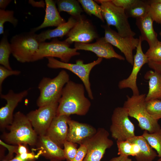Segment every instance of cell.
I'll use <instances>...</instances> for the list:
<instances>
[{
  "mask_svg": "<svg viewBox=\"0 0 161 161\" xmlns=\"http://www.w3.org/2000/svg\"><path fill=\"white\" fill-rule=\"evenodd\" d=\"M85 89L83 84L69 80L63 89L56 116L86 115L90 109L91 103L85 96Z\"/></svg>",
  "mask_w": 161,
  "mask_h": 161,
  "instance_id": "6da1fadb",
  "label": "cell"
},
{
  "mask_svg": "<svg viewBox=\"0 0 161 161\" xmlns=\"http://www.w3.org/2000/svg\"><path fill=\"white\" fill-rule=\"evenodd\" d=\"M9 132H4L1 138L7 143L13 145L20 144L35 145L38 136L25 115L21 112L14 114L12 123L7 128Z\"/></svg>",
  "mask_w": 161,
  "mask_h": 161,
  "instance_id": "7a4b0ae2",
  "label": "cell"
},
{
  "mask_svg": "<svg viewBox=\"0 0 161 161\" xmlns=\"http://www.w3.org/2000/svg\"><path fill=\"white\" fill-rule=\"evenodd\" d=\"M69 80V75L64 70L53 78L43 77L38 86L40 94L36 101L37 106L39 107L58 103L63 88Z\"/></svg>",
  "mask_w": 161,
  "mask_h": 161,
  "instance_id": "3957f363",
  "label": "cell"
},
{
  "mask_svg": "<svg viewBox=\"0 0 161 161\" xmlns=\"http://www.w3.org/2000/svg\"><path fill=\"white\" fill-rule=\"evenodd\" d=\"M145 94L127 96L123 107L127 110L129 116L135 118L141 129L149 133L154 132L161 128L158 120L153 118L148 113L145 107Z\"/></svg>",
  "mask_w": 161,
  "mask_h": 161,
  "instance_id": "277c9868",
  "label": "cell"
},
{
  "mask_svg": "<svg viewBox=\"0 0 161 161\" xmlns=\"http://www.w3.org/2000/svg\"><path fill=\"white\" fill-rule=\"evenodd\" d=\"M100 4L102 14L107 25L114 26L118 33L123 37H134L136 33L129 23L125 10L113 4L111 0L95 1Z\"/></svg>",
  "mask_w": 161,
  "mask_h": 161,
  "instance_id": "5b68a950",
  "label": "cell"
},
{
  "mask_svg": "<svg viewBox=\"0 0 161 161\" xmlns=\"http://www.w3.org/2000/svg\"><path fill=\"white\" fill-rule=\"evenodd\" d=\"M36 35L30 31L16 34L10 39L11 54L18 61L21 63L32 62L39 45Z\"/></svg>",
  "mask_w": 161,
  "mask_h": 161,
  "instance_id": "8992f818",
  "label": "cell"
},
{
  "mask_svg": "<svg viewBox=\"0 0 161 161\" xmlns=\"http://www.w3.org/2000/svg\"><path fill=\"white\" fill-rule=\"evenodd\" d=\"M46 58L48 59L47 65L49 68L53 69H65L78 76L83 83L89 97L91 100L94 99L89 81V75L93 68L100 64L103 58H98L96 60L87 64H84L83 61L79 59L76 61L75 63L72 64L63 62L54 58Z\"/></svg>",
  "mask_w": 161,
  "mask_h": 161,
  "instance_id": "52a82bcc",
  "label": "cell"
},
{
  "mask_svg": "<svg viewBox=\"0 0 161 161\" xmlns=\"http://www.w3.org/2000/svg\"><path fill=\"white\" fill-rule=\"evenodd\" d=\"M70 45L64 41H60L57 38H53L50 42L40 43L32 62L50 57L58 58L62 62L68 63L72 57L80 55L75 48H70Z\"/></svg>",
  "mask_w": 161,
  "mask_h": 161,
  "instance_id": "ba28073f",
  "label": "cell"
},
{
  "mask_svg": "<svg viewBox=\"0 0 161 161\" xmlns=\"http://www.w3.org/2000/svg\"><path fill=\"white\" fill-rule=\"evenodd\" d=\"M129 117L127 110L123 106L117 107L114 110L110 130L112 137L116 141L126 140L136 136L134 125Z\"/></svg>",
  "mask_w": 161,
  "mask_h": 161,
  "instance_id": "9c48e42d",
  "label": "cell"
},
{
  "mask_svg": "<svg viewBox=\"0 0 161 161\" xmlns=\"http://www.w3.org/2000/svg\"><path fill=\"white\" fill-rule=\"evenodd\" d=\"M109 135L105 129L99 128L94 135L85 140L82 143L85 145L87 151L83 161H100L106 150L113 145Z\"/></svg>",
  "mask_w": 161,
  "mask_h": 161,
  "instance_id": "30bf717a",
  "label": "cell"
},
{
  "mask_svg": "<svg viewBox=\"0 0 161 161\" xmlns=\"http://www.w3.org/2000/svg\"><path fill=\"white\" fill-rule=\"evenodd\" d=\"M58 103L39 107L29 112L26 116L38 136L45 135L54 118L56 116Z\"/></svg>",
  "mask_w": 161,
  "mask_h": 161,
  "instance_id": "8fae6325",
  "label": "cell"
},
{
  "mask_svg": "<svg viewBox=\"0 0 161 161\" xmlns=\"http://www.w3.org/2000/svg\"><path fill=\"white\" fill-rule=\"evenodd\" d=\"M102 27L104 30V38L105 40L112 45L120 49L124 54L127 61L133 66L134 62L133 51L136 49L138 45L139 38L123 37L107 24L102 25Z\"/></svg>",
  "mask_w": 161,
  "mask_h": 161,
  "instance_id": "7c38bea8",
  "label": "cell"
},
{
  "mask_svg": "<svg viewBox=\"0 0 161 161\" xmlns=\"http://www.w3.org/2000/svg\"><path fill=\"white\" fill-rule=\"evenodd\" d=\"M66 36L64 41L70 45L74 42L90 43L99 38L92 24L82 16L77 19L76 24Z\"/></svg>",
  "mask_w": 161,
  "mask_h": 161,
  "instance_id": "4fadbf2b",
  "label": "cell"
},
{
  "mask_svg": "<svg viewBox=\"0 0 161 161\" xmlns=\"http://www.w3.org/2000/svg\"><path fill=\"white\" fill-rule=\"evenodd\" d=\"M30 89L18 93L12 89L6 94H0V98L5 100L7 103L0 109V127L1 129L7 128L12 123L15 108L28 95Z\"/></svg>",
  "mask_w": 161,
  "mask_h": 161,
  "instance_id": "5bb4252c",
  "label": "cell"
},
{
  "mask_svg": "<svg viewBox=\"0 0 161 161\" xmlns=\"http://www.w3.org/2000/svg\"><path fill=\"white\" fill-rule=\"evenodd\" d=\"M139 41L136 48V52L134 56L133 67L129 76L127 78L120 80L119 82L118 86L120 89L129 88L132 91L133 95H138L139 91L137 84L138 74L142 67L149 61L146 55L142 50V42L140 36Z\"/></svg>",
  "mask_w": 161,
  "mask_h": 161,
  "instance_id": "9a60e30c",
  "label": "cell"
},
{
  "mask_svg": "<svg viewBox=\"0 0 161 161\" xmlns=\"http://www.w3.org/2000/svg\"><path fill=\"white\" fill-rule=\"evenodd\" d=\"M92 43H75L74 48L77 50L90 51L95 53L98 58L110 59L116 58L124 60L125 58L116 52L112 45L108 42L104 37L99 38Z\"/></svg>",
  "mask_w": 161,
  "mask_h": 161,
  "instance_id": "2e32d148",
  "label": "cell"
},
{
  "mask_svg": "<svg viewBox=\"0 0 161 161\" xmlns=\"http://www.w3.org/2000/svg\"><path fill=\"white\" fill-rule=\"evenodd\" d=\"M67 124L68 129L66 140L79 145L94 135L97 131L91 125L71 120L70 117L67 121Z\"/></svg>",
  "mask_w": 161,
  "mask_h": 161,
  "instance_id": "e0dca14e",
  "label": "cell"
},
{
  "mask_svg": "<svg viewBox=\"0 0 161 161\" xmlns=\"http://www.w3.org/2000/svg\"><path fill=\"white\" fill-rule=\"evenodd\" d=\"M70 118L69 116L65 115L56 116L45 134L61 148L66 140L68 129L67 121Z\"/></svg>",
  "mask_w": 161,
  "mask_h": 161,
  "instance_id": "ac0fdd59",
  "label": "cell"
},
{
  "mask_svg": "<svg viewBox=\"0 0 161 161\" xmlns=\"http://www.w3.org/2000/svg\"><path fill=\"white\" fill-rule=\"evenodd\" d=\"M35 145L38 153L47 159L65 160L63 149L45 135L38 136Z\"/></svg>",
  "mask_w": 161,
  "mask_h": 161,
  "instance_id": "d6986e66",
  "label": "cell"
},
{
  "mask_svg": "<svg viewBox=\"0 0 161 161\" xmlns=\"http://www.w3.org/2000/svg\"><path fill=\"white\" fill-rule=\"evenodd\" d=\"M45 15L44 20L39 26L32 28L31 31L35 32L39 30L49 27H57L66 21L60 16L56 6V1L52 0H45Z\"/></svg>",
  "mask_w": 161,
  "mask_h": 161,
  "instance_id": "ffe728a7",
  "label": "cell"
},
{
  "mask_svg": "<svg viewBox=\"0 0 161 161\" xmlns=\"http://www.w3.org/2000/svg\"><path fill=\"white\" fill-rule=\"evenodd\" d=\"M153 21L148 13L143 17L136 19V24L141 32L142 41H146L149 48L155 46L159 41L157 34L153 28Z\"/></svg>",
  "mask_w": 161,
  "mask_h": 161,
  "instance_id": "44dd1931",
  "label": "cell"
},
{
  "mask_svg": "<svg viewBox=\"0 0 161 161\" xmlns=\"http://www.w3.org/2000/svg\"><path fill=\"white\" fill-rule=\"evenodd\" d=\"M77 19L71 16L67 21L54 29H48L36 35V39L40 43L44 42L47 40L57 37L62 38L66 35L74 26Z\"/></svg>",
  "mask_w": 161,
  "mask_h": 161,
  "instance_id": "7402d4cb",
  "label": "cell"
},
{
  "mask_svg": "<svg viewBox=\"0 0 161 161\" xmlns=\"http://www.w3.org/2000/svg\"><path fill=\"white\" fill-rule=\"evenodd\" d=\"M144 78L148 80L149 90L145 101L154 99L161 100V74L155 70L147 71Z\"/></svg>",
  "mask_w": 161,
  "mask_h": 161,
  "instance_id": "603a6c76",
  "label": "cell"
},
{
  "mask_svg": "<svg viewBox=\"0 0 161 161\" xmlns=\"http://www.w3.org/2000/svg\"><path fill=\"white\" fill-rule=\"evenodd\" d=\"M128 140L139 146L140 152L135 157L137 161H152L157 156L156 151L142 135L135 136Z\"/></svg>",
  "mask_w": 161,
  "mask_h": 161,
  "instance_id": "cb8c5ba5",
  "label": "cell"
},
{
  "mask_svg": "<svg viewBox=\"0 0 161 161\" xmlns=\"http://www.w3.org/2000/svg\"><path fill=\"white\" fill-rule=\"evenodd\" d=\"M59 12H67L77 19L82 16L83 12L78 1L76 0H58L55 1Z\"/></svg>",
  "mask_w": 161,
  "mask_h": 161,
  "instance_id": "d4e9b609",
  "label": "cell"
},
{
  "mask_svg": "<svg viewBox=\"0 0 161 161\" xmlns=\"http://www.w3.org/2000/svg\"><path fill=\"white\" fill-rule=\"evenodd\" d=\"M149 4L147 1L136 0L135 2L127 9L125 13L129 18L136 19L145 16L148 13Z\"/></svg>",
  "mask_w": 161,
  "mask_h": 161,
  "instance_id": "484cf974",
  "label": "cell"
},
{
  "mask_svg": "<svg viewBox=\"0 0 161 161\" xmlns=\"http://www.w3.org/2000/svg\"><path fill=\"white\" fill-rule=\"evenodd\" d=\"M11 54L10 43L6 34H4L0 42V64L6 68L12 70L9 63V58Z\"/></svg>",
  "mask_w": 161,
  "mask_h": 161,
  "instance_id": "4316f807",
  "label": "cell"
},
{
  "mask_svg": "<svg viewBox=\"0 0 161 161\" xmlns=\"http://www.w3.org/2000/svg\"><path fill=\"white\" fill-rule=\"evenodd\" d=\"M118 148L117 154L128 156H136L140 152V149L136 143L130 142L128 140L116 141Z\"/></svg>",
  "mask_w": 161,
  "mask_h": 161,
  "instance_id": "83f0119b",
  "label": "cell"
},
{
  "mask_svg": "<svg viewBox=\"0 0 161 161\" xmlns=\"http://www.w3.org/2000/svg\"><path fill=\"white\" fill-rule=\"evenodd\" d=\"M85 12L89 16L93 15L102 22H104L102 14L100 5L92 0H78Z\"/></svg>",
  "mask_w": 161,
  "mask_h": 161,
  "instance_id": "f1b7e54d",
  "label": "cell"
},
{
  "mask_svg": "<svg viewBox=\"0 0 161 161\" xmlns=\"http://www.w3.org/2000/svg\"><path fill=\"white\" fill-rule=\"evenodd\" d=\"M151 147L157 153V156L161 157V128L157 131L149 133L145 130L142 135Z\"/></svg>",
  "mask_w": 161,
  "mask_h": 161,
  "instance_id": "f546056e",
  "label": "cell"
},
{
  "mask_svg": "<svg viewBox=\"0 0 161 161\" xmlns=\"http://www.w3.org/2000/svg\"><path fill=\"white\" fill-rule=\"evenodd\" d=\"M145 105L148 113L153 118L158 120L161 119V100L145 101Z\"/></svg>",
  "mask_w": 161,
  "mask_h": 161,
  "instance_id": "4dcf8cb0",
  "label": "cell"
},
{
  "mask_svg": "<svg viewBox=\"0 0 161 161\" xmlns=\"http://www.w3.org/2000/svg\"><path fill=\"white\" fill-rule=\"evenodd\" d=\"M14 12L12 10H5L0 9V34L4 33V24L9 22L16 27L18 24V20L14 16Z\"/></svg>",
  "mask_w": 161,
  "mask_h": 161,
  "instance_id": "1f68e13d",
  "label": "cell"
},
{
  "mask_svg": "<svg viewBox=\"0 0 161 161\" xmlns=\"http://www.w3.org/2000/svg\"><path fill=\"white\" fill-rule=\"evenodd\" d=\"M63 147L65 159L67 161H72L78 151L77 144L66 140L63 144Z\"/></svg>",
  "mask_w": 161,
  "mask_h": 161,
  "instance_id": "d6a6232c",
  "label": "cell"
},
{
  "mask_svg": "<svg viewBox=\"0 0 161 161\" xmlns=\"http://www.w3.org/2000/svg\"><path fill=\"white\" fill-rule=\"evenodd\" d=\"M145 54L149 61L161 62V41H159L155 46L149 48Z\"/></svg>",
  "mask_w": 161,
  "mask_h": 161,
  "instance_id": "836d02e7",
  "label": "cell"
},
{
  "mask_svg": "<svg viewBox=\"0 0 161 161\" xmlns=\"http://www.w3.org/2000/svg\"><path fill=\"white\" fill-rule=\"evenodd\" d=\"M148 13L153 21L161 24V4H150Z\"/></svg>",
  "mask_w": 161,
  "mask_h": 161,
  "instance_id": "e575fe53",
  "label": "cell"
},
{
  "mask_svg": "<svg viewBox=\"0 0 161 161\" xmlns=\"http://www.w3.org/2000/svg\"><path fill=\"white\" fill-rule=\"evenodd\" d=\"M21 73L20 71L17 70H10L4 66H0V94L2 93V84L5 79L8 77L13 75H18Z\"/></svg>",
  "mask_w": 161,
  "mask_h": 161,
  "instance_id": "d590c367",
  "label": "cell"
},
{
  "mask_svg": "<svg viewBox=\"0 0 161 161\" xmlns=\"http://www.w3.org/2000/svg\"><path fill=\"white\" fill-rule=\"evenodd\" d=\"M0 144L1 146L6 148L8 150V153L4 159L10 160L13 159L14 153L16 154L18 148V145H10L5 143L1 140H0Z\"/></svg>",
  "mask_w": 161,
  "mask_h": 161,
  "instance_id": "8d00e7d4",
  "label": "cell"
},
{
  "mask_svg": "<svg viewBox=\"0 0 161 161\" xmlns=\"http://www.w3.org/2000/svg\"><path fill=\"white\" fill-rule=\"evenodd\" d=\"M87 150L85 145L81 143L78 148V151L72 161H83L87 154Z\"/></svg>",
  "mask_w": 161,
  "mask_h": 161,
  "instance_id": "74e56055",
  "label": "cell"
},
{
  "mask_svg": "<svg viewBox=\"0 0 161 161\" xmlns=\"http://www.w3.org/2000/svg\"><path fill=\"white\" fill-rule=\"evenodd\" d=\"M112 2L116 6L126 10L134 3L136 0H111Z\"/></svg>",
  "mask_w": 161,
  "mask_h": 161,
  "instance_id": "f35d334b",
  "label": "cell"
},
{
  "mask_svg": "<svg viewBox=\"0 0 161 161\" xmlns=\"http://www.w3.org/2000/svg\"><path fill=\"white\" fill-rule=\"evenodd\" d=\"M40 154L38 153L37 155H35L34 152H28L21 154L16 155V156L19 158L23 160L36 159L38 157Z\"/></svg>",
  "mask_w": 161,
  "mask_h": 161,
  "instance_id": "ab89813d",
  "label": "cell"
},
{
  "mask_svg": "<svg viewBox=\"0 0 161 161\" xmlns=\"http://www.w3.org/2000/svg\"><path fill=\"white\" fill-rule=\"evenodd\" d=\"M148 64L150 68L161 74V62L149 61Z\"/></svg>",
  "mask_w": 161,
  "mask_h": 161,
  "instance_id": "60d3db41",
  "label": "cell"
},
{
  "mask_svg": "<svg viewBox=\"0 0 161 161\" xmlns=\"http://www.w3.org/2000/svg\"><path fill=\"white\" fill-rule=\"evenodd\" d=\"M27 145L24 144H20L18 145V148L16 153V155L30 152Z\"/></svg>",
  "mask_w": 161,
  "mask_h": 161,
  "instance_id": "b9f144b4",
  "label": "cell"
},
{
  "mask_svg": "<svg viewBox=\"0 0 161 161\" xmlns=\"http://www.w3.org/2000/svg\"><path fill=\"white\" fill-rule=\"evenodd\" d=\"M109 161H132L131 159L128 156L120 155L119 156L113 157Z\"/></svg>",
  "mask_w": 161,
  "mask_h": 161,
  "instance_id": "7bdbcfd3",
  "label": "cell"
},
{
  "mask_svg": "<svg viewBox=\"0 0 161 161\" xmlns=\"http://www.w3.org/2000/svg\"><path fill=\"white\" fill-rule=\"evenodd\" d=\"M29 3L33 7H44L45 6V3L42 0L40 1L36 2L33 0H29Z\"/></svg>",
  "mask_w": 161,
  "mask_h": 161,
  "instance_id": "ee69618b",
  "label": "cell"
},
{
  "mask_svg": "<svg viewBox=\"0 0 161 161\" xmlns=\"http://www.w3.org/2000/svg\"><path fill=\"white\" fill-rule=\"evenodd\" d=\"M12 1L11 0H0V9L5 10L6 7Z\"/></svg>",
  "mask_w": 161,
  "mask_h": 161,
  "instance_id": "f6af8a7d",
  "label": "cell"
},
{
  "mask_svg": "<svg viewBox=\"0 0 161 161\" xmlns=\"http://www.w3.org/2000/svg\"><path fill=\"white\" fill-rule=\"evenodd\" d=\"M35 159H29L23 160L19 158L17 156H16L15 157L9 160V161H35Z\"/></svg>",
  "mask_w": 161,
  "mask_h": 161,
  "instance_id": "bcb514c9",
  "label": "cell"
},
{
  "mask_svg": "<svg viewBox=\"0 0 161 161\" xmlns=\"http://www.w3.org/2000/svg\"><path fill=\"white\" fill-rule=\"evenodd\" d=\"M147 2L149 4L151 3H155L161 4V0H147Z\"/></svg>",
  "mask_w": 161,
  "mask_h": 161,
  "instance_id": "7dc6e473",
  "label": "cell"
},
{
  "mask_svg": "<svg viewBox=\"0 0 161 161\" xmlns=\"http://www.w3.org/2000/svg\"><path fill=\"white\" fill-rule=\"evenodd\" d=\"M50 161H62L60 160H57V159H52V160H50Z\"/></svg>",
  "mask_w": 161,
  "mask_h": 161,
  "instance_id": "c3c4849f",
  "label": "cell"
},
{
  "mask_svg": "<svg viewBox=\"0 0 161 161\" xmlns=\"http://www.w3.org/2000/svg\"><path fill=\"white\" fill-rule=\"evenodd\" d=\"M157 161H161V157H160Z\"/></svg>",
  "mask_w": 161,
  "mask_h": 161,
  "instance_id": "681fc988",
  "label": "cell"
},
{
  "mask_svg": "<svg viewBox=\"0 0 161 161\" xmlns=\"http://www.w3.org/2000/svg\"><path fill=\"white\" fill-rule=\"evenodd\" d=\"M1 161H9L7 160H4V159H3Z\"/></svg>",
  "mask_w": 161,
  "mask_h": 161,
  "instance_id": "f907efd6",
  "label": "cell"
},
{
  "mask_svg": "<svg viewBox=\"0 0 161 161\" xmlns=\"http://www.w3.org/2000/svg\"><path fill=\"white\" fill-rule=\"evenodd\" d=\"M160 35L161 36V31H160L159 33Z\"/></svg>",
  "mask_w": 161,
  "mask_h": 161,
  "instance_id": "816d5d0a",
  "label": "cell"
}]
</instances>
